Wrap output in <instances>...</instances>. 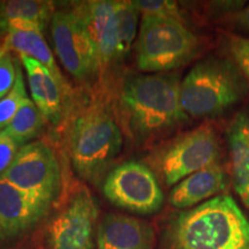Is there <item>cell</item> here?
I'll return each instance as SVG.
<instances>
[{
  "label": "cell",
  "mask_w": 249,
  "mask_h": 249,
  "mask_svg": "<svg viewBox=\"0 0 249 249\" xmlns=\"http://www.w3.org/2000/svg\"><path fill=\"white\" fill-rule=\"evenodd\" d=\"M154 231L144 220L108 213L97 230V249H152Z\"/></svg>",
  "instance_id": "cell-13"
},
{
  "label": "cell",
  "mask_w": 249,
  "mask_h": 249,
  "mask_svg": "<svg viewBox=\"0 0 249 249\" xmlns=\"http://www.w3.org/2000/svg\"><path fill=\"white\" fill-rule=\"evenodd\" d=\"M7 37H8V30L5 29L4 27L0 26V58L4 57L8 51Z\"/></svg>",
  "instance_id": "cell-27"
},
{
  "label": "cell",
  "mask_w": 249,
  "mask_h": 249,
  "mask_svg": "<svg viewBox=\"0 0 249 249\" xmlns=\"http://www.w3.org/2000/svg\"><path fill=\"white\" fill-rule=\"evenodd\" d=\"M198 45V38L183 21L145 15L136 42V62L143 71L164 73L194 58Z\"/></svg>",
  "instance_id": "cell-5"
},
{
  "label": "cell",
  "mask_w": 249,
  "mask_h": 249,
  "mask_svg": "<svg viewBox=\"0 0 249 249\" xmlns=\"http://www.w3.org/2000/svg\"><path fill=\"white\" fill-rule=\"evenodd\" d=\"M235 23L238 24L241 29H244L249 33V5L242 8L235 14Z\"/></svg>",
  "instance_id": "cell-26"
},
{
  "label": "cell",
  "mask_w": 249,
  "mask_h": 249,
  "mask_svg": "<svg viewBox=\"0 0 249 249\" xmlns=\"http://www.w3.org/2000/svg\"><path fill=\"white\" fill-rule=\"evenodd\" d=\"M27 98L23 74L18 66L17 81L14 87L4 98L0 99V132L11 123Z\"/></svg>",
  "instance_id": "cell-21"
},
{
  "label": "cell",
  "mask_w": 249,
  "mask_h": 249,
  "mask_svg": "<svg viewBox=\"0 0 249 249\" xmlns=\"http://www.w3.org/2000/svg\"><path fill=\"white\" fill-rule=\"evenodd\" d=\"M51 14V2L36 0H11L0 2V24L7 30L40 33Z\"/></svg>",
  "instance_id": "cell-17"
},
{
  "label": "cell",
  "mask_w": 249,
  "mask_h": 249,
  "mask_svg": "<svg viewBox=\"0 0 249 249\" xmlns=\"http://www.w3.org/2000/svg\"><path fill=\"white\" fill-rule=\"evenodd\" d=\"M27 73L33 102L46 120L59 123L64 112L61 86L44 65L28 55H20Z\"/></svg>",
  "instance_id": "cell-14"
},
{
  "label": "cell",
  "mask_w": 249,
  "mask_h": 249,
  "mask_svg": "<svg viewBox=\"0 0 249 249\" xmlns=\"http://www.w3.org/2000/svg\"><path fill=\"white\" fill-rule=\"evenodd\" d=\"M1 178L49 204L53 202L61 185L57 158L51 148L40 141L18 149L13 163Z\"/></svg>",
  "instance_id": "cell-8"
},
{
  "label": "cell",
  "mask_w": 249,
  "mask_h": 249,
  "mask_svg": "<svg viewBox=\"0 0 249 249\" xmlns=\"http://www.w3.org/2000/svg\"><path fill=\"white\" fill-rule=\"evenodd\" d=\"M117 20L119 59L129 53L138 29L140 11L134 1H113Z\"/></svg>",
  "instance_id": "cell-20"
},
{
  "label": "cell",
  "mask_w": 249,
  "mask_h": 249,
  "mask_svg": "<svg viewBox=\"0 0 249 249\" xmlns=\"http://www.w3.org/2000/svg\"><path fill=\"white\" fill-rule=\"evenodd\" d=\"M103 194L112 204L141 214L156 213L164 202L155 174L139 161H127L114 167L103 182Z\"/></svg>",
  "instance_id": "cell-7"
},
{
  "label": "cell",
  "mask_w": 249,
  "mask_h": 249,
  "mask_svg": "<svg viewBox=\"0 0 249 249\" xmlns=\"http://www.w3.org/2000/svg\"><path fill=\"white\" fill-rule=\"evenodd\" d=\"M229 51L236 67L249 79V38L240 36L231 37L229 40Z\"/></svg>",
  "instance_id": "cell-23"
},
{
  "label": "cell",
  "mask_w": 249,
  "mask_h": 249,
  "mask_svg": "<svg viewBox=\"0 0 249 249\" xmlns=\"http://www.w3.org/2000/svg\"><path fill=\"white\" fill-rule=\"evenodd\" d=\"M74 13L85 24L87 33L89 34L97 51L101 66L119 60L113 1L99 0L81 2L75 6Z\"/></svg>",
  "instance_id": "cell-12"
},
{
  "label": "cell",
  "mask_w": 249,
  "mask_h": 249,
  "mask_svg": "<svg viewBox=\"0 0 249 249\" xmlns=\"http://www.w3.org/2000/svg\"><path fill=\"white\" fill-rule=\"evenodd\" d=\"M8 50H14L20 55H28L35 59L48 68L51 74L61 86L62 89H66V81L59 71L57 62L54 60L53 54L50 50L48 43L43 38L39 31H28L9 29L7 37Z\"/></svg>",
  "instance_id": "cell-18"
},
{
  "label": "cell",
  "mask_w": 249,
  "mask_h": 249,
  "mask_svg": "<svg viewBox=\"0 0 249 249\" xmlns=\"http://www.w3.org/2000/svg\"><path fill=\"white\" fill-rule=\"evenodd\" d=\"M51 204L0 178V241L14 239L33 229Z\"/></svg>",
  "instance_id": "cell-11"
},
{
  "label": "cell",
  "mask_w": 249,
  "mask_h": 249,
  "mask_svg": "<svg viewBox=\"0 0 249 249\" xmlns=\"http://www.w3.org/2000/svg\"><path fill=\"white\" fill-rule=\"evenodd\" d=\"M160 249H249V219L232 196L217 195L173 214Z\"/></svg>",
  "instance_id": "cell-1"
},
{
  "label": "cell",
  "mask_w": 249,
  "mask_h": 249,
  "mask_svg": "<svg viewBox=\"0 0 249 249\" xmlns=\"http://www.w3.org/2000/svg\"><path fill=\"white\" fill-rule=\"evenodd\" d=\"M233 186L249 209V117H236L227 129Z\"/></svg>",
  "instance_id": "cell-16"
},
{
  "label": "cell",
  "mask_w": 249,
  "mask_h": 249,
  "mask_svg": "<svg viewBox=\"0 0 249 249\" xmlns=\"http://www.w3.org/2000/svg\"><path fill=\"white\" fill-rule=\"evenodd\" d=\"M44 119L45 118L37 108L35 103L27 98L11 123L0 134L7 136L17 143L18 147H23L38 135L44 124Z\"/></svg>",
  "instance_id": "cell-19"
},
{
  "label": "cell",
  "mask_w": 249,
  "mask_h": 249,
  "mask_svg": "<svg viewBox=\"0 0 249 249\" xmlns=\"http://www.w3.org/2000/svg\"><path fill=\"white\" fill-rule=\"evenodd\" d=\"M218 140L208 124L183 134L157 154L156 166L167 186L182 181L191 174L217 163Z\"/></svg>",
  "instance_id": "cell-6"
},
{
  "label": "cell",
  "mask_w": 249,
  "mask_h": 249,
  "mask_svg": "<svg viewBox=\"0 0 249 249\" xmlns=\"http://www.w3.org/2000/svg\"><path fill=\"white\" fill-rule=\"evenodd\" d=\"M123 147V136L116 121L102 107L81 114L71 130L70 154L80 177L99 182Z\"/></svg>",
  "instance_id": "cell-4"
},
{
  "label": "cell",
  "mask_w": 249,
  "mask_h": 249,
  "mask_svg": "<svg viewBox=\"0 0 249 249\" xmlns=\"http://www.w3.org/2000/svg\"><path fill=\"white\" fill-rule=\"evenodd\" d=\"M135 2L136 7L143 17H160V18H173L177 20H182L181 12L177 2L169 0H140Z\"/></svg>",
  "instance_id": "cell-22"
},
{
  "label": "cell",
  "mask_w": 249,
  "mask_h": 249,
  "mask_svg": "<svg viewBox=\"0 0 249 249\" xmlns=\"http://www.w3.org/2000/svg\"><path fill=\"white\" fill-rule=\"evenodd\" d=\"M52 38L65 70L75 79L85 81L101 66L97 51L85 24L74 11H59L51 18Z\"/></svg>",
  "instance_id": "cell-9"
},
{
  "label": "cell",
  "mask_w": 249,
  "mask_h": 249,
  "mask_svg": "<svg viewBox=\"0 0 249 249\" xmlns=\"http://www.w3.org/2000/svg\"><path fill=\"white\" fill-rule=\"evenodd\" d=\"M177 74H147L127 81L121 95L128 126L134 135L147 139L179 126L188 119L180 103Z\"/></svg>",
  "instance_id": "cell-2"
},
{
  "label": "cell",
  "mask_w": 249,
  "mask_h": 249,
  "mask_svg": "<svg viewBox=\"0 0 249 249\" xmlns=\"http://www.w3.org/2000/svg\"><path fill=\"white\" fill-rule=\"evenodd\" d=\"M233 61L209 58L192 68L180 85V103L187 116L213 118L244 97L246 83Z\"/></svg>",
  "instance_id": "cell-3"
},
{
  "label": "cell",
  "mask_w": 249,
  "mask_h": 249,
  "mask_svg": "<svg viewBox=\"0 0 249 249\" xmlns=\"http://www.w3.org/2000/svg\"><path fill=\"white\" fill-rule=\"evenodd\" d=\"M18 65L14 64L11 54L6 53L0 58V99L4 98L15 85Z\"/></svg>",
  "instance_id": "cell-24"
},
{
  "label": "cell",
  "mask_w": 249,
  "mask_h": 249,
  "mask_svg": "<svg viewBox=\"0 0 249 249\" xmlns=\"http://www.w3.org/2000/svg\"><path fill=\"white\" fill-rule=\"evenodd\" d=\"M21 147L12 141L7 136L0 134V178L4 176L6 171L13 163L15 156Z\"/></svg>",
  "instance_id": "cell-25"
},
{
  "label": "cell",
  "mask_w": 249,
  "mask_h": 249,
  "mask_svg": "<svg viewBox=\"0 0 249 249\" xmlns=\"http://www.w3.org/2000/svg\"><path fill=\"white\" fill-rule=\"evenodd\" d=\"M98 207L87 191H80L59 211L49 229L51 249H95Z\"/></svg>",
  "instance_id": "cell-10"
},
{
  "label": "cell",
  "mask_w": 249,
  "mask_h": 249,
  "mask_svg": "<svg viewBox=\"0 0 249 249\" xmlns=\"http://www.w3.org/2000/svg\"><path fill=\"white\" fill-rule=\"evenodd\" d=\"M225 186V173L216 163L177 183L170 193L169 201L174 208L188 209L223 191Z\"/></svg>",
  "instance_id": "cell-15"
}]
</instances>
